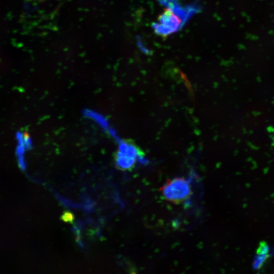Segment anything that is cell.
Here are the masks:
<instances>
[{
  "label": "cell",
  "instance_id": "4",
  "mask_svg": "<svg viewBox=\"0 0 274 274\" xmlns=\"http://www.w3.org/2000/svg\"><path fill=\"white\" fill-rule=\"evenodd\" d=\"M62 219L64 221L66 222H72L74 219L72 214L69 212L64 213L62 216Z\"/></svg>",
  "mask_w": 274,
  "mask_h": 274
},
{
  "label": "cell",
  "instance_id": "3",
  "mask_svg": "<svg viewBox=\"0 0 274 274\" xmlns=\"http://www.w3.org/2000/svg\"><path fill=\"white\" fill-rule=\"evenodd\" d=\"M157 22L152 27L155 32L162 37H166L178 30L183 24V19L170 8L165 9L159 16Z\"/></svg>",
  "mask_w": 274,
  "mask_h": 274
},
{
  "label": "cell",
  "instance_id": "1",
  "mask_svg": "<svg viewBox=\"0 0 274 274\" xmlns=\"http://www.w3.org/2000/svg\"><path fill=\"white\" fill-rule=\"evenodd\" d=\"M144 156V152L132 140H123L114 154L115 164L120 170H131Z\"/></svg>",
  "mask_w": 274,
  "mask_h": 274
},
{
  "label": "cell",
  "instance_id": "2",
  "mask_svg": "<svg viewBox=\"0 0 274 274\" xmlns=\"http://www.w3.org/2000/svg\"><path fill=\"white\" fill-rule=\"evenodd\" d=\"M159 191L165 200L175 204L186 201L189 199L192 193L189 182L181 177L167 180L160 187Z\"/></svg>",
  "mask_w": 274,
  "mask_h": 274
}]
</instances>
